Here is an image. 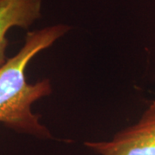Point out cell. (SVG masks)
Segmentation results:
<instances>
[{
  "label": "cell",
  "instance_id": "obj_1",
  "mask_svg": "<svg viewBox=\"0 0 155 155\" xmlns=\"http://www.w3.org/2000/svg\"><path fill=\"white\" fill-rule=\"evenodd\" d=\"M70 29L66 24H56L29 31L20 50L0 67V123L18 133L39 139L52 138L40 116L32 110L34 103L51 95L52 83L48 78L28 83L25 71L33 58L49 48Z\"/></svg>",
  "mask_w": 155,
  "mask_h": 155
},
{
  "label": "cell",
  "instance_id": "obj_2",
  "mask_svg": "<svg viewBox=\"0 0 155 155\" xmlns=\"http://www.w3.org/2000/svg\"><path fill=\"white\" fill-rule=\"evenodd\" d=\"M84 146L98 155H155V100L134 124L110 140L88 141Z\"/></svg>",
  "mask_w": 155,
  "mask_h": 155
},
{
  "label": "cell",
  "instance_id": "obj_3",
  "mask_svg": "<svg viewBox=\"0 0 155 155\" xmlns=\"http://www.w3.org/2000/svg\"><path fill=\"white\" fill-rule=\"evenodd\" d=\"M41 0H0V67L8 60L9 30L28 28L41 17Z\"/></svg>",
  "mask_w": 155,
  "mask_h": 155
}]
</instances>
